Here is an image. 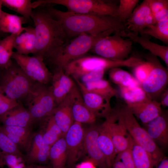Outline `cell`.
I'll list each match as a JSON object with an SVG mask.
<instances>
[{
    "label": "cell",
    "mask_w": 168,
    "mask_h": 168,
    "mask_svg": "<svg viewBox=\"0 0 168 168\" xmlns=\"http://www.w3.org/2000/svg\"><path fill=\"white\" fill-rule=\"evenodd\" d=\"M100 126L92 125L85 129L84 138V150L88 155L89 159L98 168L107 166L104 156L97 142Z\"/></svg>",
    "instance_id": "cell-16"
},
{
    "label": "cell",
    "mask_w": 168,
    "mask_h": 168,
    "mask_svg": "<svg viewBox=\"0 0 168 168\" xmlns=\"http://www.w3.org/2000/svg\"><path fill=\"white\" fill-rule=\"evenodd\" d=\"M159 102L161 105L164 107H167L168 106V89L167 88L161 95Z\"/></svg>",
    "instance_id": "cell-46"
},
{
    "label": "cell",
    "mask_w": 168,
    "mask_h": 168,
    "mask_svg": "<svg viewBox=\"0 0 168 168\" xmlns=\"http://www.w3.org/2000/svg\"><path fill=\"white\" fill-rule=\"evenodd\" d=\"M35 45L34 27H25L24 30L16 37L14 44V48L17 53L28 55L34 53Z\"/></svg>",
    "instance_id": "cell-26"
},
{
    "label": "cell",
    "mask_w": 168,
    "mask_h": 168,
    "mask_svg": "<svg viewBox=\"0 0 168 168\" xmlns=\"http://www.w3.org/2000/svg\"><path fill=\"white\" fill-rule=\"evenodd\" d=\"M34 25L35 45L34 56L44 61L54 56L67 42L66 34L60 23L44 8L33 9L31 15Z\"/></svg>",
    "instance_id": "cell-2"
},
{
    "label": "cell",
    "mask_w": 168,
    "mask_h": 168,
    "mask_svg": "<svg viewBox=\"0 0 168 168\" xmlns=\"http://www.w3.org/2000/svg\"><path fill=\"white\" fill-rule=\"evenodd\" d=\"M0 128L19 149L23 148L27 152L34 136L30 128L4 125Z\"/></svg>",
    "instance_id": "cell-24"
},
{
    "label": "cell",
    "mask_w": 168,
    "mask_h": 168,
    "mask_svg": "<svg viewBox=\"0 0 168 168\" xmlns=\"http://www.w3.org/2000/svg\"><path fill=\"white\" fill-rule=\"evenodd\" d=\"M83 84L88 91L110 101L112 98L118 95L117 91L107 81L103 79Z\"/></svg>",
    "instance_id": "cell-32"
},
{
    "label": "cell",
    "mask_w": 168,
    "mask_h": 168,
    "mask_svg": "<svg viewBox=\"0 0 168 168\" xmlns=\"http://www.w3.org/2000/svg\"><path fill=\"white\" fill-rule=\"evenodd\" d=\"M93 163L89 159L84 161L77 164L75 168H96Z\"/></svg>",
    "instance_id": "cell-45"
},
{
    "label": "cell",
    "mask_w": 168,
    "mask_h": 168,
    "mask_svg": "<svg viewBox=\"0 0 168 168\" xmlns=\"http://www.w3.org/2000/svg\"><path fill=\"white\" fill-rule=\"evenodd\" d=\"M0 150L2 152L24 157L18 146L0 128Z\"/></svg>",
    "instance_id": "cell-40"
},
{
    "label": "cell",
    "mask_w": 168,
    "mask_h": 168,
    "mask_svg": "<svg viewBox=\"0 0 168 168\" xmlns=\"http://www.w3.org/2000/svg\"><path fill=\"white\" fill-rule=\"evenodd\" d=\"M63 5L68 11L77 13L118 17V5L102 0H39L35 1V7L49 4Z\"/></svg>",
    "instance_id": "cell-6"
},
{
    "label": "cell",
    "mask_w": 168,
    "mask_h": 168,
    "mask_svg": "<svg viewBox=\"0 0 168 168\" xmlns=\"http://www.w3.org/2000/svg\"><path fill=\"white\" fill-rule=\"evenodd\" d=\"M12 58L33 81L46 85L51 81L52 74L47 68L42 58L13 52Z\"/></svg>",
    "instance_id": "cell-11"
},
{
    "label": "cell",
    "mask_w": 168,
    "mask_h": 168,
    "mask_svg": "<svg viewBox=\"0 0 168 168\" xmlns=\"http://www.w3.org/2000/svg\"><path fill=\"white\" fill-rule=\"evenodd\" d=\"M142 63L135 67L134 69L135 77L140 84L146 79L152 68L150 61L147 59Z\"/></svg>",
    "instance_id": "cell-41"
},
{
    "label": "cell",
    "mask_w": 168,
    "mask_h": 168,
    "mask_svg": "<svg viewBox=\"0 0 168 168\" xmlns=\"http://www.w3.org/2000/svg\"><path fill=\"white\" fill-rule=\"evenodd\" d=\"M0 122L6 126L30 128L34 121L28 109L19 101L17 105L0 116Z\"/></svg>",
    "instance_id": "cell-21"
},
{
    "label": "cell",
    "mask_w": 168,
    "mask_h": 168,
    "mask_svg": "<svg viewBox=\"0 0 168 168\" xmlns=\"http://www.w3.org/2000/svg\"><path fill=\"white\" fill-rule=\"evenodd\" d=\"M51 147L44 141L41 133L35 134L25 160L31 165L47 164L49 160Z\"/></svg>",
    "instance_id": "cell-22"
},
{
    "label": "cell",
    "mask_w": 168,
    "mask_h": 168,
    "mask_svg": "<svg viewBox=\"0 0 168 168\" xmlns=\"http://www.w3.org/2000/svg\"><path fill=\"white\" fill-rule=\"evenodd\" d=\"M119 30L112 36L98 41L91 50L92 53L104 58L118 60L127 59L132 48V42L124 39L120 35Z\"/></svg>",
    "instance_id": "cell-8"
},
{
    "label": "cell",
    "mask_w": 168,
    "mask_h": 168,
    "mask_svg": "<svg viewBox=\"0 0 168 168\" xmlns=\"http://www.w3.org/2000/svg\"><path fill=\"white\" fill-rule=\"evenodd\" d=\"M148 1L156 23L168 19V0H148Z\"/></svg>",
    "instance_id": "cell-38"
},
{
    "label": "cell",
    "mask_w": 168,
    "mask_h": 168,
    "mask_svg": "<svg viewBox=\"0 0 168 168\" xmlns=\"http://www.w3.org/2000/svg\"><path fill=\"white\" fill-rule=\"evenodd\" d=\"M132 146L118 154L115 158L120 160L123 163L125 168H136L132 154Z\"/></svg>",
    "instance_id": "cell-42"
},
{
    "label": "cell",
    "mask_w": 168,
    "mask_h": 168,
    "mask_svg": "<svg viewBox=\"0 0 168 168\" xmlns=\"http://www.w3.org/2000/svg\"><path fill=\"white\" fill-rule=\"evenodd\" d=\"M138 0H120L118 5V17L124 23L129 18L136 6Z\"/></svg>",
    "instance_id": "cell-39"
},
{
    "label": "cell",
    "mask_w": 168,
    "mask_h": 168,
    "mask_svg": "<svg viewBox=\"0 0 168 168\" xmlns=\"http://www.w3.org/2000/svg\"><path fill=\"white\" fill-rule=\"evenodd\" d=\"M118 60L100 56H83L68 64L64 68L65 73L73 78L79 79L82 76L99 69L105 70L117 68L119 65Z\"/></svg>",
    "instance_id": "cell-10"
},
{
    "label": "cell",
    "mask_w": 168,
    "mask_h": 168,
    "mask_svg": "<svg viewBox=\"0 0 168 168\" xmlns=\"http://www.w3.org/2000/svg\"><path fill=\"white\" fill-rule=\"evenodd\" d=\"M144 129L153 141L159 146L165 148L168 143V118L162 113L148 123L144 124Z\"/></svg>",
    "instance_id": "cell-20"
},
{
    "label": "cell",
    "mask_w": 168,
    "mask_h": 168,
    "mask_svg": "<svg viewBox=\"0 0 168 168\" xmlns=\"http://www.w3.org/2000/svg\"><path fill=\"white\" fill-rule=\"evenodd\" d=\"M132 150L136 168H153L151 158L147 153L134 141Z\"/></svg>",
    "instance_id": "cell-37"
},
{
    "label": "cell",
    "mask_w": 168,
    "mask_h": 168,
    "mask_svg": "<svg viewBox=\"0 0 168 168\" xmlns=\"http://www.w3.org/2000/svg\"><path fill=\"white\" fill-rule=\"evenodd\" d=\"M110 135L117 154L132 147L134 140L115 110L102 124Z\"/></svg>",
    "instance_id": "cell-12"
},
{
    "label": "cell",
    "mask_w": 168,
    "mask_h": 168,
    "mask_svg": "<svg viewBox=\"0 0 168 168\" xmlns=\"http://www.w3.org/2000/svg\"><path fill=\"white\" fill-rule=\"evenodd\" d=\"M157 168H168V159L164 157L159 164Z\"/></svg>",
    "instance_id": "cell-48"
},
{
    "label": "cell",
    "mask_w": 168,
    "mask_h": 168,
    "mask_svg": "<svg viewBox=\"0 0 168 168\" xmlns=\"http://www.w3.org/2000/svg\"><path fill=\"white\" fill-rule=\"evenodd\" d=\"M2 2H1V0H0V12L1 11V10H2L1 7H2Z\"/></svg>",
    "instance_id": "cell-51"
},
{
    "label": "cell",
    "mask_w": 168,
    "mask_h": 168,
    "mask_svg": "<svg viewBox=\"0 0 168 168\" xmlns=\"http://www.w3.org/2000/svg\"><path fill=\"white\" fill-rule=\"evenodd\" d=\"M105 71L103 69H98L82 76L78 80L80 79L79 80L84 84L102 79Z\"/></svg>",
    "instance_id": "cell-44"
},
{
    "label": "cell",
    "mask_w": 168,
    "mask_h": 168,
    "mask_svg": "<svg viewBox=\"0 0 168 168\" xmlns=\"http://www.w3.org/2000/svg\"><path fill=\"white\" fill-rule=\"evenodd\" d=\"M47 5L46 11L61 25L67 39L82 34L96 35L110 30H125L124 24L116 17L83 14L63 12Z\"/></svg>",
    "instance_id": "cell-1"
},
{
    "label": "cell",
    "mask_w": 168,
    "mask_h": 168,
    "mask_svg": "<svg viewBox=\"0 0 168 168\" xmlns=\"http://www.w3.org/2000/svg\"><path fill=\"white\" fill-rule=\"evenodd\" d=\"M51 81L50 88L57 106L65 98L75 84L63 70L58 68H54Z\"/></svg>",
    "instance_id": "cell-19"
},
{
    "label": "cell",
    "mask_w": 168,
    "mask_h": 168,
    "mask_svg": "<svg viewBox=\"0 0 168 168\" xmlns=\"http://www.w3.org/2000/svg\"><path fill=\"white\" fill-rule=\"evenodd\" d=\"M46 122V127L45 132L42 134L44 142L51 147L59 139L64 137L60 128L55 122L52 115L44 119Z\"/></svg>",
    "instance_id": "cell-34"
},
{
    "label": "cell",
    "mask_w": 168,
    "mask_h": 168,
    "mask_svg": "<svg viewBox=\"0 0 168 168\" xmlns=\"http://www.w3.org/2000/svg\"><path fill=\"white\" fill-rule=\"evenodd\" d=\"M53 115L55 122L60 128L64 137L74 122L68 95L56 106Z\"/></svg>",
    "instance_id": "cell-25"
},
{
    "label": "cell",
    "mask_w": 168,
    "mask_h": 168,
    "mask_svg": "<svg viewBox=\"0 0 168 168\" xmlns=\"http://www.w3.org/2000/svg\"><path fill=\"white\" fill-rule=\"evenodd\" d=\"M35 82L15 62L0 73V91L8 98L21 101L25 99Z\"/></svg>",
    "instance_id": "cell-5"
},
{
    "label": "cell",
    "mask_w": 168,
    "mask_h": 168,
    "mask_svg": "<svg viewBox=\"0 0 168 168\" xmlns=\"http://www.w3.org/2000/svg\"><path fill=\"white\" fill-rule=\"evenodd\" d=\"M26 168H52L51 167H49L47 166H37L34 165H31L30 166L28 167H26Z\"/></svg>",
    "instance_id": "cell-49"
},
{
    "label": "cell",
    "mask_w": 168,
    "mask_h": 168,
    "mask_svg": "<svg viewBox=\"0 0 168 168\" xmlns=\"http://www.w3.org/2000/svg\"><path fill=\"white\" fill-rule=\"evenodd\" d=\"M79 87L85 103L96 117L107 118L112 111L109 100L87 90L79 80L74 78Z\"/></svg>",
    "instance_id": "cell-15"
},
{
    "label": "cell",
    "mask_w": 168,
    "mask_h": 168,
    "mask_svg": "<svg viewBox=\"0 0 168 168\" xmlns=\"http://www.w3.org/2000/svg\"><path fill=\"white\" fill-rule=\"evenodd\" d=\"M85 130L82 124L74 121L64 136L67 148V163L69 168L73 167L84 150Z\"/></svg>",
    "instance_id": "cell-13"
},
{
    "label": "cell",
    "mask_w": 168,
    "mask_h": 168,
    "mask_svg": "<svg viewBox=\"0 0 168 168\" xmlns=\"http://www.w3.org/2000/svg\"><path fill=\"white\" fill-rule=\"evenodd\" d=\"M67 148L64 137L52 145L49 154L52 168H65L67 160Z\"/></svg>",
    "instance_id": "cell-29"
},
{
    "label": "cell",
    "mask_w": 168,
    "mask_h": 168,
    "mask_svg": "<svg viewBox=\"0 0 168 168\" xmlns=\"http://www.w3.org/2000/svg\"><path fill=\"white\" fill-rule=\"evenodd\" d=\"M18 104V101L8 98L0 91V116Z\"/></svg>",
    "instance_id": "cell-43"
},
{
    "label": "cell",
    "mask_w": 168,
    "mask_h": 168,
    "mask_svg": "<svg viewBox=\"0 0 168 168\" xmlns=\"http://www.w3.org/2000/svg\"><path fill=\"white\" fill-rule=\"evenodd\" d=\"M25 99L27 109L34 122L53 115L56 106L50 87L37 82H35Z\"/></svg>",
    "instance_id": "cell-7"
},
{
    "label": "cell",
    "mask_w": 168,
    "mask_h": 168,
    "mask_svg": "<svg viewBox=\"0 0 168 168\" xmlns=\"http://www.w3.org/2000/svg\"><path fill=\"white\" fill-rule=\"evenodd\" d=\"M27 21L21 16L9 13L2 10L0 12V31L11 34H20L25 30L22 24Z\"/></svg>",
    "instance_id": "cell-28"
},
{
    "label": "cell",
    "mask_w": 168,
    "mask_h": 168,
    "mask_svg": "<svg viewBox=\"0 0 168 168\" xmlns=\"http://www.w3.org/2000/svg\"><path fill=\"white\" fill-rule=\"evenodd\" d=\"M2 5L20 14L26 20L31 18L33 8L30 0H1Z\"/></svg>",
    "instance_id": "cell-35"
},
{
    "label": "cell",
    "mask_w": 168,
    "mask_h": 168,
    "mask_svg": "<svg viewBox=\"0 0 168 168\" xmlns=\"http://www.w3.org/2000/svg\"><path fill=\"white\" fill-rule=\"evenodd\" d=\"M19 34H11L0 40V68H7L11 64L15 39Z\"/></svg>",
    "instance_id": "cell-30"
},
{
    "label": "cell",
    "mask_w": 168,
    "mask_h": 168,
    "mask_svg": "<svg viewBox=\"0 0 168 168\" xmlns=\"http://www.w3.org/2000/svg\"><path fill=\"white\" fill-rule=\"evenodd\" d=\"M116 110L134 142L147 153L153 167L157 166L164 158L159 147L150 138L144 128L140 126L126 104L119 107Z\"/></svg>",
    "instance_id": "cell-4"
},
{
    "label": "cell",
    "mask_w": 168,
    "mask_h": 168,
    "mask_svg": "<svg viewBox=\"0 0 168 168\" xmlns=\"http://www.w3.org/2000/svg\"><path fill=\"white\" fill-rule=\"evenodd\" d=\"M157 57L150 53L145 56L146 59L151 62L152 68L141 86L152 100L159 102L161 95L167 89L168 72Z\"/></svg>",
    "instance_id": "cell-9"
},
{
    "label": "cell",
    "mask_w": 168,
    "mask_h": 168,
    "mask_svg": "<svg viewBox=\"0 0 168 168\" xmlns=\"http://www.w3.org/2000/svg\"><path fill=\"white\" fill-rule=\"evenodd\" d=\"M1 36H0V40L1 39Z\"/></svg>",
    "instance_id": "cell-52"
},
{
    "label": "cell",
    "mask_w": 168,
    "mask_h": 168,
    "mask_svg": "<svg viewBox=\"0 0 168 168\" xmlns=\"http://www.w3.org/2000/svg\"><path fill=\"white\" fill-rule=\"evenodd\" d=\"M126 105L134 116L138 118L143 124L152 120L160 115L162 112L160 102L152 100Z\"/></svg>",
    "instance_id": "cell-23"
},
{
    "label": "cell",
    "mask_w": 168,
    "mask_h": 168,
    "mask_svg": "<svg viewBox=\"0 0 168 168\" xmlns=\"http://www.w3.org/2000/svg\"><path fill=\"white\" fill-rule=\"evenodd\" d=\"M13 168H26L25 166L24 162L20 163L17 165Z\"/></svg>",
    "instance_id": "cell-50"
},
{
    "label": "cell",
    "mask_w": 168,
    "mask_h": 168,
    "mask_svg": "<svg viewBox=\"0 0 168 168\" xmlns=\"http://www.w3.org/2000/svg\"><path fill=\"white\" fill-rule=\"evenodd\" d=\"M122 37H127L132 42L140 44L145 49L148 50L153 55L160 57L168 67V46L157 44L150 40V36L135 33L124 30L120 31Z\"/></svg>",
    "instance_id": "cell-18"
},
{
    "label": "cell",
    "mask_w": 168,
    "mask_h": 168,
    "mask_svg": "<svg viewBox=\"0 0 168 168\" xmlns=\"http://www.w3.org/2000/svg\"><path fill=\"white\" fill-rule=\"evenodd\" d=\"M108 168V167H105V168Z\"/></svg>",
    "instance_id": "cell-53"
},
{
    "label": "cell",
    "mask_w": 168,
    "mask_h": 168,
    "mask_svg": "<svg viewBox=\"0 0 168 168\" xmlns=\"http://www.w3.org/2000/svg\"><path fill=\"white\" fill-rule=\"evenodd\" d=\"M115 31L111 29L96 35L81 34L66 42L59 51L47 61L54 68L63 70L69 63L84 56L90 51L98 41L110 35Z\"/></svg>",
    "instance_id": "cell-3"
},
{
    "label": "cell",
    "mask_w": 168,
    "mask_h": 168,
    "mask_svg": "<svg viewBox=\"0 0 168 168\" xmlns=\"http://www.w3.org/2000/svg\"><path fill=\"white\" fill-rule=\"evenodd\" d=\"M119 88L120 95L126 104L142 103L152 100L141 86Z\"/></svg>",
    "instance_id": "cell-33"
},
{
    "label": "cell",
    "mask_w": 168,
    "mask_h": 168,
    "mask_svg": "<svg viewBox=\"0 0 168 168\" xmlns=\"http://www.w3.org/2000/svg\"><path fill=\"white\" fill-rule=\"evenodd\" d=\"M156 23L148 0H144L135 7L124 25L125 30L139 34L144 29Z\"/></svg>",
    "instance_id": "cell-14"
},
{
    "label": "cell",
    "mask_w": 168,
    "mask_h": 168,
    "mask_svg": "<svg viewBox=\"0 0 168 168\" xmlns=\"http://www.w3.org/2000/svg\"><path fill=\"white\" fill-rule=\"evenodd\" d=\"M111 168H125V167L120 160L115 159L112 165Z\"/></svg>",
    "instance_id": "cell-47"
},
{
    "label": "cell",
    "mask_w": 168,
    "mask_h": 168,
    "mask_svg": "<svg viewBox=\"0 0 168 168\" xmlns=\"http://www.w3.org/2000/svg\"><path fill=\"white\" fill-rule=\"evenodd\" d=\"M97 142L105 156L107 167L111 168L117 153L110 135L102 125L100 126Z\"/></svg>",
    "instance_id": "cell-27"
},
{
    "label": "cell",
    "mask_w": 168,
    "mask_h": 168,
    "mask_svg": "<svg viewBox=\"0 0 168 168\" xmlns=\"http://www.w3.org/2000/svg\"><path fill=\"white\" fill-rule=\"evenodd\" d=\"M75 85L68 95L74 121L93 124L96 117L86 105L81 93Z\"/></svg>",
    "instance_id": "cell-17"
},
{
    "label": "cell",
    "mask_w": 168,
    "mask_h": 168,
    "mask_svg": "<svg viewBox=\"0 0 168 168\" xmlns=\"http://www.w3.org/2000/svg\"><path fill=\"white\" fill-rule=\"evenodd\" d=\"M110 80L120 87H130L141 86L139 83L131 74L119 68L109 69Z\"/></svg>",
    "instance_id": "cell-31"
},
{
    "label": "cell",
    "mask_w": 168,
    "mask_h": 168,
    "mask_svg": "<svg viewBox=\"0 0 168 168\" xmlns=\"http://www.w3.org/2000/svg\"><path fill=\"white\" fill-rule=\"evenodd\" d=\"M139 35L152 36L168 44V19L157 22L144 29Z\"/></svg>",
    "instance_id": "cell-36"
}]
</instances>
